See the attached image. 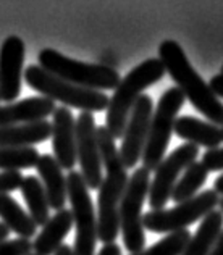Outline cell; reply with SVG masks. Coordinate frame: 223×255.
<instances>
[{"instance_id":"obj_22","label":"cell","mask_w":223,"mask_h":255,"mask_svg":"<svg viewBox=\"0 0 223 255\" xmlns=\"http://www.w3.org/2000/svg\"><path fill=\"white\" fill-rule=\"evenodd\" d=\"M21 196L28 205V213L37 226H44L50 220V205L40 179L36 176H24L21 184Z\"/></svg>"},{"instance_id":"obj_9","label":"cell","mask_w":223,"mask_h":255,"mask_svg":"<svg viewBox=\"0 0 223 255\" xmlns=\"http://www.w3.org/2000/svg\"><path fill=\"white\" fill-rule=\"evenodd\" d=\"M68 186V200L71 204V215L76 228V238H74V255H94L97 244V213L94 209L89 187L81 171H70L66 176Z\"/></svg>"},{"instance_id":"obj_16","label":"cell","mask_w":223,"mask_h":255,"mask_svg":"<svg viewBox=\"0 0 223 255\" xmlns=\"http://www.w3.org/2000/svg\"><path fill=\"white\" fill-rule=\"evenodd\" d=\"M39 173L40 183H42L47 200H49L50 209L57 212L65 209L66 199H68V186H66V176L63 174V168L55 160L53 155H40L36 165Z\"/></svg>"},{"instance_id":"obj_24","label":"cell","mask_w":223,"mask_h":255,"mask_svg":"<svg viewBox=\"0 0 223 255\" xmlns=\"http://www.w3.org/2000/svg\"><path fill=\"white\" fill-rule=\"evenodd\" d=\"M40 158L36 147H0V170L21 171L34 168Z\"/></svg>"},{"instance_id":"obj_27","label":"cell","mask_w":223,"mask_h":255,"mask_svg":"<svg viewBox=\"0 0 223 255\" xmlns=\"http://www.w3.org/2000/svg\"><path fill=\"white\" fill-rule=\"evenodd\" d=\"M23 179L21 171H0V196H10V192L19 189Z\"/></svg>"},{"instance_id":"obj_19","label":"cell","mask_w":223,"mask_h":255,"mask_svg":"<svg viewBox=\"0 0 223 255\" xmlns=\"http://www.w3.org/2000/svg\"><path fill=\"white\" fill-rule=\"evenodd\" d=\"M52 136V123L47 120L28 125L0 128V147H34Z\"/></svg>"},{"instance_id":"obj_35","label":"cell","mask_w":223,"mask_h":255,"mask_svg":"<svg viewBox=\"0 0 223 255\" xmlns=\"http://www.w3.org/2000/svg\"><path fill=\"white\" fill-rule=\"evenodd\" d=\"M219 210L223 213V197H220V202H219Z\"/></svg>"},{"instance_id":"obj_34","label":"cell","mask_w":223,"mask_h":255,"mask_svg":"<svg viewBox=\"0 0 223 255\" xmlns=\"http://www.w3.org/2000/svg\"><path fill=\"white\" fill-rule=\"evenodd\" d=\"M8 234H10V230L2 223V221H0V241L8 239Z\"/></svg>"},{"instance_id":"obj_7","label":"cell","mask_w":223,"mask_h":255,"mask_svg":"<svg viewBox=\"0 0 223 255\" xmlns=\"http://www.w3.org/2000/svg\"><path fill=\"white\" fill-rule=\"evenodd\" d=\"M151 189V171L136 168L130 176L120 204V233L123 236L125 249L130 254H138L146 246L143 226V205Z\"/></svg>"},{"instance_id":"obj_31","label":"cell","mask_w":223,"mask_h":255,"mask_svg":"<svg viewBox=\"0 0 223 255\" xmlns=\"http://www.w3.org/2000/svg\"><path fill=\"white\" fill-rule=\"evenodd\" d=\"M209 255H223V231L220 233L217 243H215V246L212 247V251Z\"/></svg>"},{"instance_id":"obj_28","label":"cell","mask_w":223,"mask_h":255,"mask_svg":"<svg viewBox=\"0 0 223 255\" xmlns=\"http://www.w3.org/2000/svg\"><path fill=\"white\" fill-rule=\"evenodd\" d=\"M202 165L207 171H222L223 170V147L209 149L202 155Z\"/></svg>"},{"instance_id":"obj_21","label":"cell","mask_w":223,"mask_h":255,"mask_svg":"<svg viewBox=\"0 0 223 255\" xmlns=\"http://www.w3.org/2000/svg\"><path fill=\"white\" fill-rule=\"evenodd\" d=\"M0 218L11 233L18 234V238L31 239L36 234L37 225L11 196H0Z\"/></svg>"},{"instance_id":"obj_1","label":"cell","mask_w":223,"mask_h":255,"mask_svg":"<svg viewBox=\"0 0 223 255\" xmlns=\"http://www.w3.org/2000/svg\"><path fill=\"white\" fill-rule=\"evenodd\" d=\"M97 144L102 165L107 171L99 187L97 238L104 244H113L120 234V204L130 176L120 157V150L115 145V139L105 126L97 128Z\"/></svg>"},{"instance_id":"obj_37","label":"cell","mask_w":223,"mask_h":255,"mask_svg":"<svg viewBox=\"0 0 223 255\" xmlns=\"http://www.w3.org/2000/svg\"><path fill=\"white\" fill-rule=\"evenodd\" d=\"M222 136H223V128H222Z\"/></svg>"},{"instance_id":"obj_2","label":"cell","mask_w":223,"mask_h":255,"mask_svg":"<svg viewBox=\"0 0 223 255\" xmlns=\"http://www.w3.org/2000/svg\"><path fill=\"white\" fill-rule=\"evenodd\" d=\"M159 55L165 71L177 83V87L183 92L185 99H188L194 109L201 112L212 125L223 128V104L194 70L181 45L173 39H168L160 44Z\"/></svg>"},{"instance_id":"obj_23","label":"cell","mask_w":223,"mask_h":255,"mask_svg":"<svg viewBox=\"0 0 223 255\" xmlns=\"http://www.w3.org/2000/svg\"><path fill=\"white\" fill-rule=\"evenodd\" d=\"M207 176L209 171L202 162H194L193 165H189V168L185 170L183 176L177 181V186L173 189L172 199L175 200V204H183L198 196V191L206 184Z\"/></svg>"},{"instance_id":"obj_33","label":"cell","mask_w":223,"mask_h":255,"mask_svg":"<svg viewBox=\"0 0 223 255\" xmlns=\"http://www.w3.org/2000/svg\"><path fill=\"white\" fill-rule=\"evenodd\" d=\"M214 191L219 194V196L223 197V174L222 176L217 178V181H215V184H214Z\"/></svg>"},{"instance_id":"obj_20","label":"cell","mask_w":223,"mask_h":255,"mask_svg":"<svg viewBox=\"0 0 223 255\" xmlns=\"http://www.w3.org/2000/svg\"><path fill=\"white\" fill-rule=\"evenodd\" d=\"M222 231L223 213L220 210H214L206 218H202V223L199 225L198 231L191 236L181 255H209Z\"/></svg>"},{"instance_id":"obj_4","label":"cell","mask_w":223,"mask_h":255,"mask_svg":"<svg viewBox=\"0 0 223 255\" xmlns=\"http://www.w3.org/2000/svg\"><path fill=\"white\" fill-rule=\"evenodd\" d=\"M24 81L31 89L42 94V97L62 104V107L66 109L73 107L81 112L94 113L107 110L110 102V97L105 92L74 86L65 79L53 76L39 65H29L24 70Z\"/></svg>"},{"instance_id":"obj_36","label":"cell","mask_w":223,"mask_h":255,"mask_svg":"<svg viewBox=\"0 0 223 255\" xmlns=\"http://www.w3.org/2000/svg\"><path fill=\"white\" fill-rule=\"evenodd\" d=\"M220 75H223V66H222V73H220Z\"/></svg>"},{"instance_id":"obj_39","label":"cell","mask_w":223,"mask_h":255,"mask_svg":"<svg viewBox=\"0 0 223 255\" xmlns=\"http://www.w3.org/2000/svg\"><path fill=\"white\" fill-rule=\"evenodd\" d=\"M0 102H2V100H0Z\"/></svg>"},{"instance_id":"obj_38","label":"cell","mask_w":223,"mask_h":255,"mask_svg":"<svg viewBox=\"0 0 223 255\" xmlns=\"http://www.w3.org/2000/svg\"><path fill=\"white\" fill-rule=\"evenodd\" d=\"M31 255H36V254H31Z\"/></svg>"},{"instance_id":"obj_10","label":"cell","mask_w":223,"mask_h":255,"mask_svg":"<svg viewBox=\"0 0 223 255\" xmlns=\"http://www.w3.org/2000/svg\"><path fill=\"white\" fill-rule=\"evenodd\" d=\"M198 155L199 147L186 142L162 160L160 165L155 168L154 179L151 181V189H149L151 210H164L167 202L172 199L178 176L185 173L186 168H189V165L196 162Z\"/></svg>"},{"instance_id":"obj_11","label":"cell","mask_w":223,"mask_h":255,"mask_svg":"<svg viewBox=\"0 0 223 255\" xmlns=\"http://www.w3.org/2000/svg\"><path fill=\"white\" fill-rule=\"evenodd\" d=\"M76 155L81 174L89 189H99L102 184V157L97 144V128L92 113L81 112L76 118Z\"/></svg>"},{"instance_id":"obj_8","label":"cell","mask_w":223,"mask_h":255,"mask_svg":"<svg viewBox=\"0 0 223 255\" xmlns=\"http://www.w3.org/2000/svg\"><path fill=\"white\" fill-rule=\"evenodd\" d=\"M219 202V194L214 189H207L183 204H177L173 209L149 210L143 215V226L144 230L159 234L183 231L198 220L206 218L211 212L217 210Z\"/></svg>"},{"instance_id":"obj_17","label":"cell","mask_w":223,"mask_h":255,"mask_svg":"<svg viewBox=\"0 0 223 255\" xmlns=\"http://www.w3.org/2000/svg\"><path fill=\"white\" fill-rule=\"evenodd\" d=\"M73 215L71 210L62 209L58 210L53 217L42 226L34 243H32V249L36 255H53L58 247L63 244V239L68 236V233L73 228Z\"/></svg>"},{"instance_id":"obj_18","label":"cell","mask_w":223,"mask_h":255,"mask_svg":"<svg viewBox=\"0 0 223 255\" xmlns=\"http://www.w3.org/2000/svg\"><path fill=\"white\" fill-rule=\"evenodd\" d=\"M175 132L177 136L188 140L193 145H202L209 149H217L223 142L222 128L215 126L209 122H202L194 117H178L175 123Z\"/></svg>"},{"instance_id":"obj_6","label":"cell","mask_w":223,"mask_h":255,"mask_svg":"<svg viewBox=\"0 0 223 255\" xmlns=\"http://www.w3.org/2000/svg\"><path fill=\"white\" fill-rule=\"evenodd\" d=\"M185 96L178 87L167 89L159 99L154 115L149 126V136L143 153V168L147 171H155L162 160L165 158V152L170 144L172 132L175 131L178 113L185 104Z\"/></svg>"},{"instance_id":"obj_15","label":"cell","mask_w":223,"mask_h":255,"mask_svg":"<svg viewBox=\"0 0 223 255\" xmlns=\"http://www.w3.org/2000/svg\"><path fill=\"white\" fill-rule=\"evenodd\" d=\"M55 110V102L42 96L0 105V128L42 122V120H47V117H52Z\"/></svg>"},{"instance_id":"obj_26","label":"cell","mask_w":223,"mask_h":255,"mask_svg":"<svg viewBox=\"0 0 223 255\" xmlns=\"http://www.w3.org/2000/svg\"><path fill=\"white\" fill-rule=\"evenodd\" d=\"M32 243L29 239L16 238L0 241V255H31Z\"/></svg>"},{"instance_id":"obj_25","label":"cell","mask_w":223,"mask_h":255,"mask_svg":"<svg viewBox=\"0 0 223 255\" xmlns=\"http://www.w3.org/2000/svg\"><path fill=\"white\" fill-rule=\"evenodd\" d=\"M189 239H191V234H189L188 230L177 231L167 234L164 239H160L159 243L147 247V249H143L141 252L131 255H181L185 247L188 246Z\"/></svg>"},{"instance_id":"obj_3","label":"cell","mask_w":223,"mask_h":255,"mask_svg":"<svg viewBox=\"0 0 223 255\" xmlns=\"http://www.w3.org/2000/svg\"><path fill=\"white\" fill-rule=\"evenodd\" d=\"M165 73V66L159 58H149L139 63L136 68H133L125 78H121L120 84L110 97L105 117V128L113 139L123 137L128 118L139 97L147 87L159 83Z\"/></svg>"},{"instance_id":"obj_29","label":"cell","mask_w":223,"mask_h":255,"mask_svg":"<svg viewBox=\"0 0 223 255\" xmlns=\"http://www.w3.org/2000/svg\"><path fill=\"white\" fill-rule=\"evenodd\" d=\"M209 87H211V91L215 94V96L223 99V75L214 76L211 79V83H209Z\"/></svg>"},{"instance_id":"obj_5","label":"cell","mask_w":223,"mask_h":255,"mask_svg":"<svg viewBox=\"0 0 223 255\" xmlns=\"http://www.w3.org/2000/svg\"><path fill=\"white\" fill-rule=\"evenodd\" d=\"M39 66L53 76L65 79L74 86L86 87L92 91H110L117 89L121 81L120 73L107 65L84 63L63 55L53 49H44L39 53Z\"/></svg>"},{"instance_id":"obj_30","label":"cell","mask_w":223,"mask_h":255,"mask_svg":"<svg viewBox=\"0 0 223 255\" xmlns=\"http://www.w3.org/2000/svg\"><path fill=\"white\" fill-rule=\"evenodd\" d=\"M99 255H121V247L118 244H105L99 251Z\"/></svg>"},{"instance_id":"obj_12","label":"cell","mask_w":223,"mask_h":255,"mask_svg":"<svg viewBox=\"0 0 223 255\" xmlns=\"http://www.w3.org/2000/svg\"><path fill=\"white\" fill-rule=\"evenodd\" d=\"M152 115H154L152 99L147 94H143L136 102V105H134L130 118H128L123 137H121L120 157L123 160L126 170L138 166V162L143 158Z\"/></svg>"},{"instance_id":"obj_32","label":"cell","mask_w":223,"mask_h":255,"mask_svg":"<svg viewBox=\"0 0 223 255\" xmlns=\"http://www.w3.org/2000/svg\"><path fill=\"white\" fill-rule=\"evenodd\" d=\"M53 255H74V251L71 246H66V244H62L58 247V251L53 254Z\"/></svg>"},{"instance_id":"obj_14","label":"cell","mask_w":223,"mask_h":255,"mask_svg":"<svg viewBox=\"0 0 223 255\" xmlns=\"http://www.w3.org/2000/svg\"><path fill=\"white\" fill-rule=\"evenodd\" d=\"M52 147L53 157L63 170L73 171L76 155V120L66 107H58L52 115Z\"/></svg>"},{"instance_id":"obj_13","label":"cell","mask_w":223,"mask_h":255,"mask_svg":"<svg viewBox=\"0 0 223 255\" xmlns=\"http://www.w3.org/2000/svg\"><path fill=\"white\" fill-rule=\"evenodd\" d=\"M24 52V42L18 36H8L0 47V100L2 102H13L21 92Z\"/></svg>"}]
</instances>
